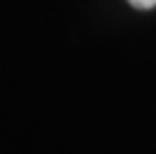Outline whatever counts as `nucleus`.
Wrapping results in <instances>:
<instances>
[{
    "mask_svg": "<svg viewBox=\"0 0 156 154\" xmlns=\"http://www.w3.org/2000/svg\"><path fill=\"white\" fill-rule=\"evenodd\" d=\"M128 2L134 8H140V10H148L152 6H156V0H128Z\"/></svg>",
    "mask_w": 156,
    "mask_h": 154,
    "instance_id": "1",
    "label": "nucleus"
}]
</instances>
